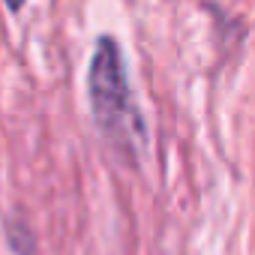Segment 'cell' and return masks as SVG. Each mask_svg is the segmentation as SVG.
<instances>
[{"instance_id":"obj_1","label":"cell","mask_w":255,"mask_h":255,"mask_svg":"<svg viewBox=\"0 0 255 255\" xmlns=\"http://www.w3.org/2000/svg\"><path fill=\"white\" fill-rule=\"evenodd\" d=\"M87 99H90L93 123L99 126L102 138L123 159H138L147 144L144 120L132 99L123 51L111 36L96 39L93 57L87 66Z\"/></svg>"},{"instance_id":"obj_2","label":"cell","mask_w":255,"mask_h":255,"mask_svg":"<svg viewBox=\"0 0 255 255\" xmlns=\"http://www.w3.org/2000/svg\"><path fill=\"white\" fill-rule=\"evenodd\" d=\"M6 240L12 246L15 255H30L36 249V237L30 234V228L24 222H9V231H6Z\"/></svg>"},{"instance_id":"obj_3","label":"cell","mask_w":255,"mask_h":255,"mask_svg":"<svg viewBox=\"0 0 255 255\" xmlns=\"http://www.w3.org/2000/svg\"><path fill=\"white\" fill-rule=\"evenodd\" d=\"M3 3H6V9H9V12H18V9L27 3V0H3Z\"/></svg>"}]
</instances>
